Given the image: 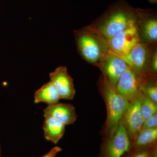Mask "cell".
<instances>
[{"label": "cell", "instance_id": "30bf717a", "mask_svg": "<svg viewBox=\"0 0 157 157\" xmlns=\"http://www.w3.org/2000/svg\"><path fill=\"white\" fill-rule=\"evenodd\" d=\"M124 125L125 127L129 137L135 138L141 131L144 119L140 107V98L130 102L123 117Z\"/></svg>", "mask_w": 157, "mask_h": 157}, {"label": "cell", "instance_id": "4fadbf2b", "mask_svg": "<svg viewBox=\"0 0 157 157\" xmlns=\"http://www.w3.org/2000/svg\"><path fill=\"white\" fill-rule=\"evenodd\" d=\"M43 116L42 129L44 137L46 140L57 144L64 135L66 125L53 117Z\"/></svg>", "mask_w": 157, "mask_h": 157}, {"label": "cell", "instance_id": "ac0fdd59", "mask_svg": "<svg viewBox=\"0 0 157 157\" xmlns=\"http://www.w3.org/2000/svg\"><path fill=\"white\" fill-rule=\"evenodd\" d=\"M157 127V114L156 113L152 116L144 120L141 130L145 129L156 128Z\"/></svg>", "mask_w": 157, "mask_h": 157}, {"label": "cell", "instance_id": "8fae6325", "mask_svg": "<svg viewBox=\"0 0 157 157\" xmlns=\"http://www.w3.org/2000/svg\"><path fill=\"white\" fill-rule=\"evenodd\" d=\"M137 24L140 31V38L142 36L145 42L155 44L157 40V20L155 16L143 10H137Z\"/></svg>", "mask_w": 157, "mask_h": 157}, {"label": "cell", "instance_id": "6da1fadb", "mask_svg": "<svg viewBox=\"0 0 157 157\" xmlns=\"http://www.w3.org/2000/svg\"><path fill=\"white\" fill-rule=\"evenodd\" d=\"M78 52L86 61L100 67L108 54V41L96 29L88 26L75 31Z\"/></svg>", "mask_w": 157, "mask_h": 157}, {"label": "cell", "instance_id": "5bb4252c", "mask_svg": "<svg viewBox=\"0 0 157 157\" xmlns=\"http://www.w3.org/2000/svg\"><path fill=\"white\" fill-rule=\"evenodd\" d=\"M34 98L35 104L44 103L48 106L57 104L61 99L57 90L50 81L35 92Z\"/></svg>", "mask_w": 157, "mask_h": 157}, {"label": "cell", "instance_id": "52a82bcc", "mask_svg": "<svg viewBox=\"0 0 157 157\" xmlns=\"http://www.w3.org/2000/svg\"><path fill=\"white\" fill-rule=\"evenodd\" d=\"M150 43L139 42L134 46L124 59L128 66L136 73H141L151 63L154 51Z\"/></svg>", "mask_w": 157, "mask_h": 157}, {"label": "cell", "instance_id": "7a4b0ae2", "mask_svg": "<svg viewBox=\"0 0 157 157\" xmlns=\"http://www.w3.org/2000/svg\"><path fill=\"white\" fill-rule=\"evenodd\" d=\"M137 10L124 5L109 11L97 27H94L107 40L137 23Z\"/></svg>", "mask_w": 157, "mask_h": 157}, {"label": "cell", "instance_id": "277c9868", "mask_svg": "<svg viewBox=\"0 0 157 157\" xmlns=\"http://www.w3.org/2000/svg\"><path fill=\"white\" fill-rule=\"evenodd\" d=\"M137 23L131 26L107 40L110 50L124 58L136 44L140 42Z\"/></svg>", "mask_w": 157, "mask_h": 157}, {"label": "cell", "instance_id": "7c38bea8", "mask_svg": "<svg viewBox=\"0 0 157 157\" xmlns=\"http://www.w3.org/2000/svg\"><path fill=\"white\" fill-rule=\"evenodd\" d=\"M43 116H51L65 125L73 124L77 118L76 109L71 104L57 103L43 109Z\"/></svg>", "mask_w": 157, "mask_h": 157}, {"label": "cell", "instance_id": "d6986e66", "mask_svg": "<svg viewBox=\"0 0 157 157\" xmlns=\"http://www.w3.org/2000/svg\"><path fill=\"white\" fill-rule=\"evenodd\" d=\"M61 151L62 148L60 147L56 146L51 149L47 154L41 157H56L57 155Z\"/></svg>", "mask_w": 157, "mask_h": 157}, {"label": "cell", "instance_id": "e0dca14e", "mask_svg": "<svg viewBox=\"0 0 157 157\" xmlns=\"http://www.w3.org/2000/svg\"><path fill=\"white\" fill-rule=\"evenodd\" d=\"M140 90L144 92L147 96L155 103H157V87L155 84H149L146 86H141Z\"/></svg>", "mask_w": 157, "mask_h": 157}, {"label": "cell", "instance_id": "3957f363", "mask_svg": "<svg viewBox=\"0 0 157 157\" xmlns=\"http://www.w3.org/2000/svg\"><path fill=\"white\" fill-rule=\"evenodd\" d=\"M104 94L107 110V124L111 135L120 123L130 102L121 95L115 88L109 85L104 79Z\"/></svg>", "mask_w": 157, "mask_h": 157}, {"label": "cell", "instance_id": "9c48e42d", "mask_svg": "<svg viewBox=\"0 0 157 157\" xmlns=\"http://www.w3.org/2000/svg\"><path fill=\"white\" fill-rule=\"evenodd\" d=\"M137 74L128 66L116 86L117 92L130 102L139 98L140 94L141 85Z\"/></svg>", "mask_w": 157, "mask_h": 157}, {"label": "cell", "instance_id": "ffe728a7", "mask_svg": "<svg viewBox=\"0 0 157 157\" xmlns=\"http://www.w3.org/2000/svg\"><path fill=\"white\" fill-rule=\"evenodd\" d=\"M152 70L155 72L157 71V53L156 51L155 50L152 56L150 63Z\"/></svg>", "mask_w": 157, "mask_h": 157}, {"label": "cell", "instance_id": "2e32d148", "mask_svg": "<svg viewBox=\"0 0 157 157\" xmlns=\"http://www.w3.org/2000/svg\"><path fill=\"white\" fill-rule=\"evenodd\" d=\"M140 107L144 120L157 113V104L146 95H140Z\"/></svg>", "mask_w": 157, "mask_h": 157}, {"label": "cell", "instance_id": "9a60e30c", "mask_svg": "<svg viewBox=\"0 0 157 157\" xmlns=\"http://www.w3.org/2000/svg\"><path fill=\"white\" fill-rule=\"evenodd\" d=\"M157 139V128L141 130L135 138L134 146L141 148L149 146L155 143Z\"/></svg>", "mask_w": 157, "mask_h": 157}, {"label": "cell", "instance_id": "7402d4cb", "mask_svg": "<svg viewBox=\"0 0 157 157\" xmlns=\"http://www.w3.org/2000/svg\"><path fill=\"white\" fill-rule=\"evenodd\" d=\"M151 3H155L157 2V0H148Z\"/></svg>", "mask_w": 157, "mask_h": 157}, {"label": "cell", "instance_id": "ba28073f", "mask_svg": "<svg viewBox=\"0 0 157 157\" xmlns=\"http://www.w3.org/2000/svg\"><path fill=\"white\" fill-rule=\"evenodd\" d=\"M50 81L57 90L61 99L72 100L76 94L73 78L67 67L60 66L49 73Z\"/></svg>", "mask_w": 157, "mask_h": 157}, {"label": "cell", "instance_id": "5b68a950", "mask_svg": "<svg viewBox=\"0 0 157 157\" xmlns=\"http://www.w3.org/2000/svg\"><path fill=\"white\" fill-rule=\"evenodd\" d=\"M128 67L124 60L110 49L100 66L104 73V79L114 88Z\"/></svg>", "mask_w": 157, "mask_h": 157}, {"label": "cell", "instance_id": "603a6c76", "mask_svg": "<svg viewBox=\"0 0 157 157\" xmlns=\"http://www.w3.org/2000/svg\"><path fill=\"white\" fill-rule=\"evenodd\" d=\"M0 157H1V152H0Z\"/></svg>", "mask_w": 157, "mask_h": 157}, {"label": "cell", "instance_id": "44dd1931", "mask_svg": "<svg viewBox=\"0 0 157 157\" xmlns=\"http://www.w3.org/2000/svg\"><path fill=\"white\" fill-rule=\"evenodd\" d=\"M131 157H151V153L147 150L137 153Z\"/></svg>", "mask_w": 157, "mask_h": 157}, {"label": "cell", "instance_id": "8992f818", "mask_svg": "<svg viewBox=\"0 0 157 157\" xmlns=\"http://www.w3.org/2000/svg\"><path fill=\"white\" fill-rule=\"evenodd\" d=\"M130 137L122 123H120L114 132L110 135L106 144L104 157H122L130 150Z\"/></svg>", "mask_w": 157, "mask_h": 157}]
</instances>
